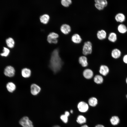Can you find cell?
Segmentation results:
<instances>
[{
  "label": "cell",
  "instance_id": "1",
  "mask_svg": "<svg viewBox=\"0 0 127 127\" xmlns=\"http://www.w3.org/2000/svg\"><path fill=\"white\" fill-rule=\"evenodd\" d=\"M62 62L59 54L58 49L54 50L52 53L50 60L49 67L54 73H56L60 70Z\"/></svg>",
  "mask_w": 127,
  "mask_h": 127
},
{
  "label": "cell",
  "instance_id": "2",
  "mask_svg": "<svg viewBox=\"0 0 127 127\" xmlns=\"http://www.w3.org/2000/svg\"><path fill=\"white\" fill-rule=\"evenodd\" d=\"M92 52V44L90 41L85 42L83 47L82 53L85 55L91 54Z\"/></svg>",
  "mask_w": 127,
  "mask_h": 127
},
{
  "label": "cell",
  "instance_id": "3",
  "mask_svg": "<svg viewBox=\"0 0 127 127\" xmlns=\"http://www.w3.org/2000/svg\"><path fill=\"white\" fill-rule=\"evenodd\" d=\"M58 34L54 32L50 33L48 35L47 37V40L50 43L56 44L58 42L57 38L58 37Z\"/></svg>",
  "mask_w": 127,
  "mask_h": 127
},
{
  "label": "cell",
  "instance_id": "4",
  "mask_svg": "<svg viewBox=\"0 0 127 127\" xmlns=\"http://www.w3.org/2000/svg\"><path fill=\"white\" fill-rule=\"evenodd\" d=\"M19 122L23 127H33L32 122L27 117H23L20 120Z\"/></svg>",
  "mask_w": 127,
  "mask_h": 127
},
{
  "label": "cell",
  "instance_id": "5",
  "mask_svg": "<svg viewBox=\"0 0 127 127\" xmlns=\"http://www.w3.org/2000/svg\"><path fill=\"white\" fill-rule=\"evenodd\" d=\"M15 73V69L14 68L11 66H8L4 69V74L7 76L10 77H13L14 76Z\"/></svg>",
  "mask_w": 127,
  "mask_h": 127
},
{
  "label": "cell",
  "instance_id": "6",
  "mask_svg": "<svg viewBox=\"0 0 127 127\" xmlns=\"http://www.w3.org/2000/svg\"><path fill=\"white\" fill-rule=\"evenodd\" d=\"M41 88L38 85L35 83L32 84L30 86V91L31 94L35 95L40 92Z\"/></svg>",
  "mask_w": 127,
  "mask_h": 127
},
{
  "label": "cell",
  "instance_id": "7",
  "mask_svg": "<svg viewBox=\"0 0 127 127\" xmlns=\"http://www.w3.org/2000/svg\"><path fill=\"white\" fill-rule=\"evenodd\" d=\"M77 107L79 111L83 112L87 111L88 109V106L87 104L83 101L80 102L78 103Z\"/></svg>",
  "mask_w": 127,
  "mask_h": 127
},
{
  "label": "cell",
  "instance_id": "8",
  "mask_svg": "<svg viewBox=\"0 0 127 127\" xmlns=\"http://www.w3.org/2000/svg\"><path fill=\"white\" fill-rule=\"evenodd\" d=\"M60 30L61 32L64 34H68L71 31V28L70 25L66 24H62L60 27Z\"/></svg>",
  "mask_w": 127,
  "mask_h": 127
},
{
  "label": "cell",
  "instance_id": "9",
  "mask_svg": "<svg viewBox=\"0 0 127 127\" xmlns=\"http://www.w3.org/2000/svg\"><path fill=\"white\" fill-rule=\"evenodd\" d=\"M21 74L23 77L25 78H28L31 76V71L29 69L24 68L22 69Z\"/></svg>",
  "mask_w": 127,
  "mask_h": 127
},
{
  "label": "cell",
  "instance_id": "10",
  "mask_svg": "<svg viewBox=\"0 0 127 127\" xmlns=\"http://www.w3.org/2000/svg\"><path fill=\"white\" fill-rule=\"evenodd\" d=\"M83 74L84 77L87 79H91L93 77V71L89 69L84 70L83 72Z\"/></svg>",
  "mask_w": 127,
  "mask_h": 127
},
{
  "label": "cell",
  "instance_id": "11",
  "mask_svg": "<svg viewBox=\"0 0 127 127\" xmlns=\"http://www.w3.org/2000/svg\"><path fill=\"white\" fill-rule=\"evenodd\" d=\"M72 41L74 43L78 44L80 43L82 39L80 36L78 34H74L71 37Z\"/></svg>",
  "mask_w": 127,
  "mask_h": 127
},
{
  "label": "cell",
  "instance_id": "12",
  "mask_svg": "<svg viewBox=\"0 0 127 127\" xmlns=\"http://www.w3.org/2000/svg\"><path fill=\"white\" fill-rule=\"evenodd\" d=\"M125 16L124 15L121 13H117L115 17V19L117 22L122 23L125 20Z\"/></svg>",
  "mask_w": 127,
  "mask_h": 127
},
{
  "label": "cell",
  "instance_id": "13",
  "mask_svg": "<svg viewBox=\"0 0 127 127\" xmlns=\"http://www.w3.org/2000/svg\"><path fill=\"white\" fill-rule=\"evenodd\" d=\"M109 72V69L107 66L104 65H101L99 70L100 73L103 76L106 75Z\"/></svg>",
  "mask_w": 127,
  "mask_h": 127
},
{
  "label": "cell",
  "instance_id": "14",
  "mask_svg": "<svg viewBox=\"0 0 127 127\" xmlns=\"http://www.w3.org/2000/svg\"><path fill=\"white\" fill-rule=\"evenodd\" d=\"M107 33L103 30L99 31L97 33L98 38L100 40H103L105 39L107 36Z\"/></svg>",
  "mask_w": 127,
  "mask_h": 127
},
{
  "label": "cell",
  "instance_id": "15",
  "mask_svg": "<svg viewBox=\"0 0 127 127\" xmlns=\"http://www.w3.org/2000/svg\"><path fill=\"white\" fill-rule=\"evenodd\" d=\"M111 55L112 57L114 58L117 59L119 58L121 56V52L118 49L115 48L112 51Z\"/></svg>",
  "mask_w": 127,
  "mask_h": 127
},
{
  "label": "cell",
  "instance_id": "16",
  "mask_svg": "<svg viewBox=\"0 0 127 127\" xmlns=\"http://www.w3.org/2000/svg\"><path fill=\"white\" fill-rule=\"evenodd\" d=\"M50 16L48 14H45L41 16L40 18V21L44 24H46L50 19Z\"/></svg>",
  "mask_w": 127,
  "mask_h": 127
},
{
  "label": "cell",
  "instance_id": "17",
  "mask_svg": "<svg viewBox=\"0 0 127 127\" xmlns=\"http://www.w3.org/2000/svg\"><path fill=\"white\" fill-rule=\"evenodd\" d=\"M79 63L83 67H85L88 65L87 58L84 56L80 57L79 60Z\"/></svg>",
  "mask_w": 127,
  "mask_h": 127
},
{
  "label": "cell",
  "instance_id": "18",
  "mask_svg": "<svg viewBox=\"0 0 127 127\" xmlns=\"http://www.w3.org/2000/svg\"><path fill=\"white\" fill-rule=\"evenodd\" d=\"M117 29L118 31L121 34H124L127 32V27L124 24H120L118 26Z\"/></svg>",
  "mask_w": 127,
  "mask_h": 127
},
{
  "label": "cell",
  "instance_id": "19",
  "mask_svg": "<svg viewBox=\"0 0 127 127\" xmlns=\"http://www.w3.org/2000/svg\"><path fill=\"white\" fill-rule=\"evenodd\" d=\"M6 87L8 90L9 92H12L15 90L16 86L13 83L9 82L7 84Z\"/></svg>",
  "mask_w": 127,
  "mask_h": 127
},
{
  "label": "cell",
  "instance_id": "20",
  "mask_svg": "<svg viewBox=\"0 0 127 127\" xmlns=\"http://www.w3.org/2000/svg\"><path fill=\"white\" fill-rule=\"evenodd\" d=\"M108 39L111 42L114 43L115 42L117 39L116 34L114 32H111L109 35Z\"/></svg>",
  "mask_w": 127,
  "mask_h": 127
},
{
  "label": "cell",
  "instance_id": "21",
  "mask_svg": "<svg viewBox=\"0 0 127 127\" xmlns=\"http://www.w3.org/2000/svg\"><path fill=\"white\" fill-rule=\"evenodd\" d=\"M6 42L7 46L10 48H13L15 44L14 41L11 37H9L6 40Z\"/></svg>",
  "mask_w": 127,
  "mask_h": 127
},
{
  "label": "cell",
  "instance_id": "22",
  "mask_svg": "<svg viewBox=\"0 0 127 127\" xmlns=\"http://www.w3.org/2000/svg\"><path fill=\"white\" fill-rule=\"evenodd\" d=\"M119 119L117 116H112L110 119V121L111 124L113 125H117L119 122Z\"/></svg>",
  "mask_w": 127,
  "mask_h": 127
},
{
  "label": "cell",
  "instance_id": "23",
  "mask_svg": "<svg viewBox=\"0 0 127 127\" xmlns=\"http://www.w3.org/2000/svg\"><path fill=\"white\" fill-rule=\"evenodd\" d=\"M94 82L97 84H100L103 83V79L102 77L100 75H97L94 78Z\"/></svg>",
  "mask_w": 127,
  "mask_h": 127
},
{
  "label": "cell",
  "instance_id": "24",
  "mask_svg": "<svg viewBox=\"0 0 127 127\" xmlns=\"http://www.w3.org/2000/svg\"><path fill=\"white\" fill-rule=\"evenodd\" d=\"M89 104L91 106L95 107L97 104L98 101L96 98L92 97L89 99L88 101Z\"/></svg>",
  "mask_w": 127,
  "mask_h": 127
},
{
  "label": "cell",
  "instance_id": "25",
  "mask_svg": "<svg viewBox=\"0 0 127 127\" xmlns=\"http://www.w3.org/2000/svg\"><path fill=\"white\" fill-rule=\"evenodd\" d=\"M76 121L79 124H82L86 122V119L83 116L80 115L78 116Z\"/></svg>",
  "mask_w": 127,
  "mask_h": 127
},
{
  "label": "cell",
  "instance_id": "26",
  "mask_svg": "<svg viewBox=\"0 0 127 127\" xmlns=\"http://www.w3.org/2000/svg\"><path fill=\"white\" fill-rule=\"evenodd\" d=\"M95 3L99 4L104 8L106 7L108 4V2L106 0H95Z\"/></svg>",
  "mask_w": 127,
  "mask_h": 127
},
{
  "label": "cell",
  "instance_id": "27",
  "mask_svg": "<svg viewBox=\"0 0 127 127\" xmlns=\"http://www.w3.org/2000/svg\"><path fill=\"white\" fill-rule=\"evenodd\" d=\"M72 3L71 0H62L61 3L62 5L65 7H68Z\"/></svg>",
  "mask_w": 127,
  "mask_h": 127
},
{
  "label": "cell",
  "instance_id": "28",
  "mask_svg": "<svg viewBox=\"0 0 127 127\" xmlns=\"http://www.w3.org/2000/svg\"><path fill=\"white\" fill-rule=\"evenodd\" d=\"M3 52L0 54V55L2 56H8L10 52L8 48L4 47Z\"/></svg>",
  "mask_w": 127,
  "mask_h": 127
},
{
  "label": "cell",
  "instance_id": "29",
  "mask_svg": "<svg viewBox=\"0 0 127 127\" xmlns=\"http://www.w3.org/2000/svg\"><path fill=\"white\" fill-rule=\"evenodd\" d=\"M68 116L64 114L61 115L60 117V118L65 123H66L68 121Z\"/></svg>",
  "mask_w": 127,
  "mask_h": 127
},
{
  "label": "cell",
  "instance_id": "30",
  "mask_svg": "<svg viewBox=\"0 0 127 127\" xmlns=\"http://www.w3.org/2000/svg\"><path fill=\"white\" fill-rule=\"evenodd\" d=\"M95 6L97 9L99 10H103L104 8L103 7L97 3H95Z\"/></svg>",
  "mask_w": 127,
  "mask_h": 127
},
{
  "label": "cell",
  "instance_id": "31",
  "mask_svg": "<svg viewBox=\"0 0 127 127\" xmlns=\"http://www.w3.org/2000/svg\"><path fill=\"white\" fill-rule=\"evenodd\" d=\"M123 61L125 63L127 64V55H126L124 56Z\"/></svg>",
  "mask_w": 127,
  "mask_h": 127
},
{
  "label": "cell",
  "instance_id": "32",
  "mask_svg": "<svg viewBox=\"0 0 127 127\" xmlns=\"http://www.w3.org/2000/svg\"><path fill=\"white\" fill-rule=\"evenodd\" d=\"M65 114L68 117L70 115V113L68 111H66L65 112Z\"/></svg>",
  "mask_w": 127,
  "mask_h": 127
},
{
  "label": "cell",
  "instance_id": "33",
  "mask_svg": "<svg viewBox=\"0 0 127 127\" xmlns=\"http://www.w3.org/2000/svg\"><path fill=\"white\" fill-rule=\"evenodd\" d=\"M95 127H104L103 125L101 124H98L96 125Z\"/></svg>",
  "mask_w": 127,
  "mask_h": 127
},
{
  "label": "cell",
  "instance_id": "34",
  "mask_svg": "<svg viewBox=\"0 0 127 127\" xmlns=\"http://www.w3.org/2000/svg\"><path fill=\"white\" fill-rule=\"evenodd\" d=\"M81 127H88V126L87 125H84L82 126Z\"/></svg>",
  "mask_w": 127,
  "mask_h": 127
},
{
  "label": "cell",
  "instance_id": "35",
  "mask_svg": "<svg viewBox=\"0 0 127 127\" xmlns=\"http://www.w3.org/2000/svg\"><path fill=\"white\" fill-rule=\"evenodd\" d=\"M53 127H60V126L58 125H56L54 126Z\"/></svg>",
  "mask_w": 127,
  "mask_h": 127
},
{
  "label": "cell",
  "instance_id": "36",
  "mask_svg": "<svg viewBox=\"0 0 127 127\" xmlns=\"http://www.w3.org/2000/svg\"><path fill=\"white\" fill-rule=\"evenodd\" d=\"M70 112L71 113H73V111L72 110H71V111H70Z\"/></svg>",
  "mask_w": 127,
  "mask_h": 127
},
{
  "label": "cell",
  "instance_id": "37",
  "mask_svg": "<svg viewBox=\"0 0 127 127\" xmlns=\"http://www.w3.org/2000/svg\"><path fill=\"white\" fill-rule=\"evenodd\" d=\"M126 83L127 84V78L126 79Z\"/></svg>",
  "mask_w": 127,
  "mask_h": 127
},
{
  "label": "cell",
  "instance_id": "38",
  "mask_svg": "<svg viewBox=\"0 0 127 127\" xmlns=\"http://www.w3.org/2000/svg\"><path fill=\"white\" fill-rule=\"evenodd\" d=\"M126 98H127V95H126Z\"/></svg>",
  "mask_w": 127,
  "mask_h": 127
}]
</instances>
